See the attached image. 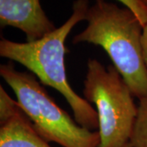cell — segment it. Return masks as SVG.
Wrapping results in <instances>:
<instances>
[{"mask_svg": "<svg viewBox=\"0 0 147 147\" xmlns=\"http://www.w3.org/2000/svg\"><path fill=\"white\" fill-rule=\"evenodd\" d=\"M72 9L71 16L62 26L38 40L18 42L2 38L0 56L22 65L41 84L58 91L70 106L74 120L80 126L93 131L98 128L96 110L70 87L65 65V55L68 52L65 40L74 27L86 20L89 1L75 0Z\"/></svg>", "mask_w": 147, "mask_h": 147, "instance_id": "obj_1", "label": "cell"}, {"mask_svg": "<svg viewBox=\"0 0 147 147\" xmlns=\"http://www.w3.org/2000/svg\"><path fill=\"white\" fill-rule=\"evenodd\" d=\"M88 25L73 43L88 42L102 47L135 97H147V69L142 54L143 25L126 7L96 0L89 7Z\"/></svg>", "mask_w": 147, "mask_h": 147, "instance_id": "obj_2", "label": "cell"}, {"mask_svg": "<svg viewBox=\"0 0 147 147\" xmlns=\"http://www.w3.org/2000/svg\"><path fill=\"white\" fill-rule=\"evenodd\" d=\"M0 75L12 89L16 101L35 130L48 142L63 147H99L98 131H91L61 109L31 73L17 70L12 61L0 65Z\"/></svg>", "mask_w": 147, "mask_h": 147, "instance_id": "obj_3", "label": "cell"}, {"mask_svg": "<svg viewBox=\"0 0 147 147\" xmlns=\"http://www.w3.org/2000/svg\"><path fill=\"white\" fill-rule=\"evenodd\" d=\"M84 85L85 100L96 105L99 147H120L129 142L138 105L115 67H105L96 59H89Z\"/></svg>", "mask_w": 147, "mask_h": 147, "instance_id": "obj_4", "label": "cell"}, {"mask_svg": "<svg viewBox=\"0 0 147 147\" xmlns=\"http://www.w3.org/2000/svg\"><path fill=\"white\" fill-rule=\"evenodd\" d=\"M0 147H52L3 86H0Z\"/></svg>", "mask_w": 147, "mask_h": 147, "instance_id": "obj_5", "label": "cell"}, {"mask_svg": "<svg viewBox=\"0 0 147 147\" xmlns=\"http://www.w3.org/2000/svg\"><path fill=\"white\" fill-rule=\"evenodd\" d=\"M0 26L21 30L27 42L38 40L57 29L39 0H0Z\"/></svg>", "mask_w": 147, "mask_h": 147, "instance_id": "obj_6", "label": "cell"}, {"mask_svg": "<svg viewBox=\"0 0 147 147\" xmlns=\"http://www.w3.org/2000/svg\"><path fill=\"white\" fill-rule=\"evenodd\" d=\"M129 142L133 147H147V97L139 100Z\"/></svg>", "mask_w": 147, "mask_h": 147, "instance_id": "obj_7", "label": "cell"}, {"mask_svg": "<svg viewBox=\"0 0 147 147\" xmlns=\"http://www.w3.org/2000/svg\"><path fill=\"white\" fill-rule=\"evenodd\" d=\"M137 16L143 25L147 24V6L143 0H118Z\"/></svg>", "mask_w": 147, "mask_h": 147, "instance_id": "obj_8", "label": "cell"}, {"mask_svg": "<svg viewBox=\"0 0 147 147\" xmlns=\"http://www.w3.org/2000/svg\"><path fill=\"white\" fill-rule=\"evenodd\" d=\"M142 54H143V59L144 62L147 69V24L143 27V33H142Z\"/></svg>", "mask_w": 147, "mask_h": 147, "instance_id": "obj_9", "label": "cell"}, {"mask_svg": "<svg viewBox=\"0 0 147 147\" xmlns=\"http://www.w3.org/2000/svg\"><path fill=\"white\" fill-rule=\"evenodd\" d=\"M120 147H133L132 146H131V144L130 143V142H127L126 144H124V145H123L122 146Z\"/></svg>", "mask_w": 147, "mask_h": 147, "instance_id": "obj_10", "label": "cell"}, {"mask_svg": "<svg viewBox=\"0 0 147 147\" xmlns=\"http://www.w3.org/2000/svg\"><path fill=\"white\" fill-rule=\"evenodd\" d=\"M143 2L145 3V4L147 6V0H143Z\"/></svg>", "mask_w": 147, "mask_h": 147, "instance_id": "obj_11", "label": "cell"}]
</instances>
